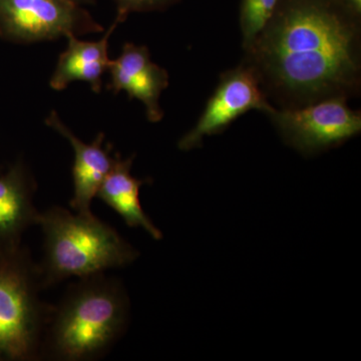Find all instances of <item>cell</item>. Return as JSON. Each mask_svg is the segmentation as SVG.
I'll return each mask as SVG.
<instances>
[{
  "instance_id": "1",
  "label": "cell",
  "mask_w": 361,
  "mask_h": 361,
  "mask_svg": "<svg viewBox=\"0 0 361 361\" xmlns=\"http://www.w3.org/2000/svg\"><path fill=\"white\" fill-rule=\"evenodd\" d=\"M355 37L353 27L329 7L299 2L267 26L253 47L282 87L316 94L355 78Z\"/></svg>"
},
{
  "instance_id": "2",
  "label": "cell",
  "mask_w": 361,
  "mask_h": 361,
  "mask_svg": "<svg viewBox=\"0 0 361 361\" xmlns=\"http://www.w3.org/2000/svg\"><path fill=\"white\" fill-rule=\"evenodd\" d=\"M130 302L122 280L104 273L78 278L45 327L40 360L94 361L104 357L129 326Z\"/></svg>"
},
{
  "instance_id": "3",
  "label": "cell",
  "mask_w": 361,
  "mask_h": 361,
  "mask_svg": "<svg viewBox=\"0 0 361 361\" xmlns=\"http://www.w3.org/2000/svg\"><path fill=\"white\" fill-rule=\"evenodd\" d=\"M44 258L39 263L44 289L71 277L127 267L140 253L129 242L94 215L71 213L61 206L39 212Z\"/></svg>"
},
{
  "instance_id": "4",
  "label": "cell",
  "mask_w": 361,
  "mask_h": 361,
  "mask_svg": "<svg viewBox=\"0 0 361 361\" xmlns=\"http://www.w3.org/2000/svg\"><path fill=\"white\" fill-rule=\"evenodd\" d=\"M39 263L23 244H0V361H39L52 304Z\"/></svg>"
},
{
  "instance_id": "5",
  "label": "cell",
  "mask_w": 361,
  "mask_h": 361,
  "mask_svg": "<svg viewBox=\"0 0 361 361\" xmlns=\"http://www.w3.org/2000/svg\"><path fill=\"white\" fill-rule=\"evenodd\" d=\"M103 30L71 0H0V37L9 42L30 44Z\"/></svg>"
},
{
  "instance_id": "6",
  "label": "cell",
  "mask_w": 361,
  "mask_h": 361,
  "mask_svg": "<svg viewBox=\"0 0 361 361\" xmlns=\"http://www.w3.org/2000/svg\"><path fill=\"white\" fill-rule=\"evenodd\" d=\"M269 115L288 141L301 151L329 148L361 130L360 114L350 110L341 97L299 110H274Z\"/></svg>"
},
{
  "instance_id": "7",
  "label": "cell",
  "mask_w": 361,
  "mask_h": 361,
  "mask_svg": "<svg viewBox=\"0 0 361 361\" xmlns=\"http://www.w3.org/2000/svg\"><path fill=\"white\" fill-rule=\"evenodd\" d=\"M252 110L271 114L274 109L266 102L251 71L240 68L229 71L223 75L198 123L180 140L179 149L196 148L204 137L222 132L240 116Z\"/></svg>"
},
{
  "instance_id": "8",
  "label": "cell",
  "mask_w": 361,
  "mask_h": 361,
  "mask_svg": "<svg viewBox=\"0 0 361 361\" xmlns=\"http://www.w3.org/2000/svg\"><path fill=\"white\" fill-rule=\"evenodd\" d=\"M108 71L111 78L109 90L115 94L123 90L130 99L142 102L151 122L161 120L163 111L159 99L169 85V75L167 71L152 61L146 47L125 44L122 54L111 61Z\"/></svg>"
},
{
  "instance_id": "9",
  "label": "cell",
  "mask_w": 361,
  "mask_h": 361,
  "mask_svg": "<svg viewBox=\"0 0 361 361\" xmlns=\"http://www.w3.org/2000/svg\"><path fill=\"white\" fill-rule=\"evenodd\" d=\"M45 123L68 140L75 153L73 195L70 201L71 208L73 212L80 215H94L92 212V200L97 198V191L115 160V156L111 155V147L104 148L103 146V133H99L92 144L80 141L54 111L47 116Z\"/></svg>"
},
{
  "instance_id": "10",
  "label": "cell",
  "mask_w": 361,
  "mask_h": 361,
  "mask_svg": "<svg viewBox=\"0 0 361 361\" xmlns=\"http://www.w3.org/2000/svg\"><path fill=\"white\" fill-rule=\"evenodd\" d=\"M37 184L23 161L0 173V244L18 245L23 234L37 226L39 211L35 205Z\"/></svg>"
},
{
  "instance_id": "11",
  "label": "cell",
  "mask_w": 361,
  "mask_h": 361,
  "mask_svg": "<svg viewBox=\"0 0 361 361\" xmlns=\"http://www.w3.org/2000/svg\"><path fill=\"white\" fill-rule=\"evenodd\" d=\"M125 20L116 16L115 23L97 42H84L75 35H68V47L59 56L56 71L49 80V85L56 90H65L73 82H85L94 92H99L103 85V75L108 71L109 44L111 33L116 26Z\"/></svg>"
},
{
  "instance_id": "12",
  "label": "cell",
  "mask_w": 361,
  "mask_h": 361,
  "mask_svg": "<svg viewBox=\"0 0 361 361\" xmlns=\"http://www.w3.org/2000/svg\"><path fill=\"white\" fill-rule=\"evenodd\" d=\"M134 158L132 156L122 159L116 154L113 166L102 183L97 198L116 211L129 227L142 228L152 238L160 240L163 234L149 219L140 201V190L148 180L137 179L130 173Z\"/></svg>"
},
{
  "instance_id": "13",
  "label": "cell",
  "mask_w": 361,
  "mask_h": 361,
  "mask_svg": "<svg viewBox=\"0 0 361 361\" xmlns=\"http://www.w3.org/2000/svg\"><path fill=\"white\" fill-rule=\"evenodd\" d=\"M279 0H242L240 23L244 47H252L267 27Z\"/></svg>"
},
{
  "instance_id": "14",
  "label": "cell",
  "mask_w": 361,
  "mask_h": 361,
  "mask_svg": "<svg viewBox=\"0 0 361 361\" xmlns=\"http://www.w3.org/2000/svg\"><path fill=\"white\" fill-rule=\"evenodd\" d=\"M118 6V16L127 18L133 11H151L160 8L172 0H115Z\"/></svg>"
},
{
  "instance_id": "15",
  "label": "cell",
  "mask_w": 361,
  "mask_h": 361,
  "mask_svg": "<svg viewBox=\"0 0 361 361\" xmlns=\"http://www.w3.org/2000/svg\"><path fill=\"white\" fill-rule=\"evenodd\" d=\"M349 7L353 9L355 13H360L361 11V0H346Z\"/></svg>"
},
{
  "instance_id": "16",
  "label": "cell",
  "mask_w": 361,
  "mask_h": 361,
  "mask_svg": "<svg viewBox=\"0 0 361 361\" xmlns=\"http://www.w3.org/2000/svg\"><path fill=\"white\" fill-rule=\"evenodd\" d=\"M71 1L75 2L78 4H90V2L94 1V0H71Z\"/></svg>"
}]
</instances>
